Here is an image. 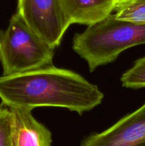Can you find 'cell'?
I'll return each mask as SVG.
<instances>
[{"label":"cell","instance_id":"6da1fadb","mask_svg":"<svg viewBox=\"0 0 145 146\" xmlns=\"http://www.w3.org/2000/svg\"><path fill=\"white\" fill-rule=\"evenodd\" d=\"M103 98L98 87L81 75L53 65L0 77V98L9 108L55 107L82 115L99 106Z\"/></svg>","mask_w":145,"mask_h":146},{"label":"cell","instance_id":"7a4b0ae2","mask_svg":"<svg viewBox=\"0 0 145 146\" xmlns=\"http://www.w3.org/2000/svg\"><path fill=\"white\" fill-rule=\"evenodd\" d=\"M145 44V24L121 21L111 14L75 34L72 48L92 72L98 67L115 61L122 51Z\"/></svg>","mask_w":145,"mask_h":146},{"label":"cell","instance_id":"3957f363","mask_svg":"<svg viewBox=\"0 0 145 146\" xmlns=\"http://www.w3.org/2000/svg\"><path fill=\"white\" fill-rule=\"evenodd\" d=\"M54 49L16 13L0 31V61L3 76L28 72L53 65Z\"/></svg>","mask_w":145,"mask_h":146},{"label":"cell","instance_id":"277c9868","mask_svg":"<svg viewBox=\"0 0 145 146\" xmlns=\"http://www.w3.org/2000/svg\"><path fill=\"white\" fill-rule=\"evenodd\" d=\"M16 12L53 48L61 44L71 24L61 0H18Z\"/></svg>","mask_w":145,"mask_h":146},{"label":"cell","instance_id":"5b68a950","mask_svg":"<svg viewBox=\"0 0 145 146\" xmlns=\"http://www.w3.org/2000/svg\"><path fill=\"white\" fill-rule=\"evenodd\" d=\"M80 146H145V103L105 131L86 137Z\"/></svg>","mask_w":145,"mask_h":146},{"label":"cell","instance_id":"8992f818","mask_svg":"<svg viewBox=\"0 0 145 146\" xmlns=\"http://www.w3.org/2000/svg\"><path fill=\"white\" fill-rule=\"evenodd\" d=\"M13 115L12 146H51V133L32 115L31 109L9 108Z\"/></svg>","mask_w":145,"mask_h":146},{"label":"cell","instance_id":"52a82bcc","mask_svg":"<svg viewBox=\"0 0 145 146\" xmlns=\"http://www.w3.org/2000/svg\"><path fill=\"white\" fill-rule=\"evenodd\" d=\"M118 0H61L71 24L90 26L112 14Z\"/></svg>","mask_w":145,"mask_h":146},{"label":"cell","instance_id":"ba28073f","mask_svg":"<svg viewBox=\"0 0 145 146\" xmlns=\"http://www.w3.org/2000/svg\"><path fill=\"white\" fill-rule=\"evenodd\" d=\"M114 11L117 19L145 24V0H118Z\"/></svg>","mask_w":145,"mask_h":146},{"label":"cell","instance_id":"9c48e42d","mask_svg":"<svg viewBox=\"0 0 145 146\" xmlns=\"http://www.w3.org/2000/svg\"><path fill=\"white\" fill-rule=\"evenodd\" d=\"M122 86L138 89L145 87V56L139 58L121 77Z\"/></svg>","mask_w":145,"mask_h":146},{"label":"cell","instance_id":"30bf717a","mask_svg":"<svg viewBox=\"0 0 145 146\" xmlns=\"http://www.w3.org/2000/svg\"><path fill=\"white\" fill-rule=\"evenodd\" d=\"M13 115L7 106L0 105V146H12Z\"/></svg>","mask_w":145,"mask_h":146}]
</instances>
